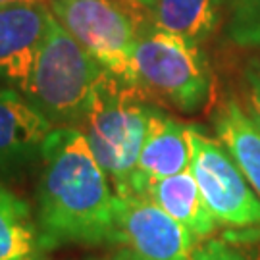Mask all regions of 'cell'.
<instances>
[{
    "label": "cell",
    "mask_w": 260,
    "mask_h": 260,
    "mask_svg": "<svg viewBox=\"0 0 260 260\" xmlns=\"http://www.w3.org/2000/svg\"><path fill=\"white\" fill-rule=\"evenodd\" d=\"M37 228L41 247L114 243V189L83 133L58 125L41 149Z\"/></svg>",
    "instance_id": "1"
},
{
    "label": "cell",
    "mask_w": 260,
    "mask_h": 260,
    "mask_svg": "<svg viewBox=\"0 0 260 260\" xmlns=\"http://www.w3.org/2000/svg\"><path fill=\"white\" fill-rule=\"evenodd\" d=\"M154 106L120 75L106 72L96 83L81 121L94 158L110 179L114 195L131 193V179Z\"/></svg>",
    "instance_id": "2"
},
{
    "label": "cell",
    "mask_w": 260,
    "mask_h": 260,
    "mask_svg": "<svg viewBox=\"0 0 260 260\" xmlns=\"http://www.w3.org/2000/svg\"><path fill=\"white\" fill-rule=\"evenodd\" d=\"M127 81L149 103L193 114L208 101L212 75L199 43L150 27L135 41Z\"/></svg>",
    "instance_id": "3"
},
{
    "label": "cell",
    "mask_w": 260,
    "mask_h": 260,
    "mask_svg": "<svg viewBox=\"0 0 260 260\" xmlns=\"http://www.w3.org/2000/svg\"><path fill=\"white\" fill-rule=\"evenodd\" d=\"M106 72L52 14L47 37L21 93L52 123L75 127Z\"/></svg>",
    "instance_id": "4"
},
{
    "label": "cell",
    "mask_w": 260,
    "mask_h": 260,
    "mask_svg": "<svg viewBox=\"0 0 260 260\" xmlns=\"http://www.w3.org/2000/svg\"><path fill=\"white\" fill-rule=\"evenodd\" d=\"M66 31L101 64L129 79L135 41L147 27L129 0H48Z\"/></svg>",
    "instance_id": "5"
},
{
    "label": "cell",
    "mask_w": 260,
    "mask_h": 260,
    "mask_svg": "<svg viewBox=\"0 0 260 260\" xmlns=\"http://www.w3.org/2000/svg\"><path fill=\"white\" fill-rule=\"evenodd\" d=\"M189 170L218 223L249 228L260 223V199L232 154L218 139L189 125Z\"/></svg>",
    "instance_id": "6"
},
{
    "label": "cell",
    "mask_w": 260,
    "mask_h": 260,
    "mask_svg": "<svg viewBox=\"0 0 260 260\" xmlns=\"http://www.w3.org/2000/svg\"><path fill=\"white\" fill-rule=\"evenodd\" d=\"M114 243L137 260H189L199 243L183 223L145 195H114Z\"/></svg>",
    "instance_id": "7"
},
{
    "label": "cell",
    "mask_w": 260,
    "mask_h": 260,
    "mask_svg": "<svg viewBox=\"0 0 260 260\" xmlns=\"http://www.w3.org/2000/svg\"><path fill=\"white\" fill-rule=\"evenodd\" d=\"M50 21L48 2L0 6V83L23 91Z\"/></svg>",
    "instance_id": "8"
},
{
    "label": "cell",
    "mask_w": 260,
    "mask_h": 260,
    "mask_svg": "<svg viewBox=\"0 0 260 260\" xmlns=\"http://www.w3.org/2000/svg\"><path fill=\"white\" fill-rule=\"evenodd\" d=\"M191 164L189 125L154 108L141 149L129 195H143L150 181L181 174Z\"/></svg>",
    "instance_id": "9"
},
{
    "label": "cell",
    "mask_w": 260,
    "mask_h": 260,
    "mask_svg": "<svg viewBox=\"0 0 260 260\" xmlns=\"http://www.w3.org/2000/svg\"><path fill=\"white\" fill-rule=\"evenodd\" d=\"M54 127L21 91L0 85V166H18L41 156Z\"/></svg>",
    "instance_id": "10"
},
{
    "label": "cell",
    "mask_w": 260,
    "mask_h": 260,
    "mask_svg": "<svg viewBox=\"0 0 260 260\" xmlns=\"http://www.w3.org/2000/svg\"><path fill=\"white\" fill-rule=\"evenodd\" d=\"M147 27L201 43L222 18V0H129Z\"/></svg>",
    "instance_id": "11"
},
{
    "label": "cell",
    "mask_w": 260,
    "mask_h": 260,
    "mask_svg": "<svg viewBox=\"0 0 260 260\" xmlns=\"http://www.w3.org/2000/svg\"><path fill=\"white\" fill-rule=\"evenodd\" d=\"M143 195L183 223L197 239H206L216 232V218L208 210L191 170L150 181Z\"/></svg>",
    "instance_id": "12"
},
{
    "label": "cell",
    "mask_w": 260,
    "mask_h": 260,
    "mask_svg": "<svg viewBox=\"0 0 260 260\" xmlns=\"http://www.w3.org/2000/svg\"><path fill=\"white\" fill-rule=\"evenodd\" d=\"M216 135L260 199V123L237 99H225L216 112Z\"/></svg>",
    "instance_id": "13"
},
{
    "label": "cell",
    "mask_w": 260,
    "mask_h": 260,
    "mask_svg": "<svg viewBox=\"0 0 260 260\" xmlns=\"http://www.w3.org/2000/svg\"><path fill=\"white\" fill-rule=\"evenodd\" d=\"M39 247V228L29 206L0 183V260L31 256Z\"/></svg>",
    "instance_id": "14"
},
{
    "label": "cell",
    "mask_w": 260,
    "mask_h": 260,
    "mask_svg": "<svg viewBox=\"0 0 260 260\" xmlns=\"http://www.w3.org/2000/svg\"><path fill=\"white\" fill-rule=\"evenodd\" d=\"M228 12L230 35L245 47L260 45V0H222Z\"/></svg>",
    "instance_id": "15"
},
{
    "label": "cell",
    "mask_w": 260,
    "mask_h": 260,
    "mask_svg": "<svg viewBox=\"0 0 260 260\" xmlns=\"http://www.w3.org/2000/svg\"><path fill=\"white\" fill-rule=\"evenodd\" d=\"M189 260H249L237 247L222 239H199Z\"/></svg>",
    "instance_id": "16"
},
{
    "label": "cell",
    "mask_w": 260,
    "mask_h": 260,
    "mask_svg": "<svg viewBox=\"0 0 260 260\" xmlns=\"http://www.w3.org/2000/svg\"><path fill=\"white\" fill-rule=\"evenodd\" d=\"M243 83H245V94L249 103V112L252 118L260 123V62L252 60L247 64L243 72Z\"/></svg>",
    "instance_id": "17"
},
{
    "label": "cell",
    "mask_w": 260,
    "mask_h": 260,
    "mask_svg": "<svg viewBox=\"0 0 260 260\" xmlns=\"http://www.w3.org/2000/svg\"><path fill=\"white\" fill-rule=\"evenodd\" d=\"M101 260H137L133 254H129L127 251H121L120 254H114V256H110V258H101Z\"/></svg>",
    "instance_id": "18"
},
{
    "label": "cell",
    "mask_w": 260,
    "mask_h": 260,
    "mask_svg": "<svg viewBox=\"0 0 260 260\" xmlns=\"http://www.w3.org/2000/svg\"><path fill=\"white\" fill-rule=\"evenodd\" d=\"M19 2H48V0H0V6H10V4H19Z\"/></svg>",
    "instance_id": "19"
},
{
    "label": "cell",
    "mask_w": 260,
    "mask_h": 260,
    "mask_svg": "<svg viewBox=\"0 0 260 260\" xmlns=\"http://www.w3.org/2000/svg\"><path fill=\"white\" fill-rule=\"evenodd\" d=\"M18 260H39V258H35V256L31 254V256H23V258H18Z\"/></svg>",
    "instance_id": "20"
}]
</instances>
